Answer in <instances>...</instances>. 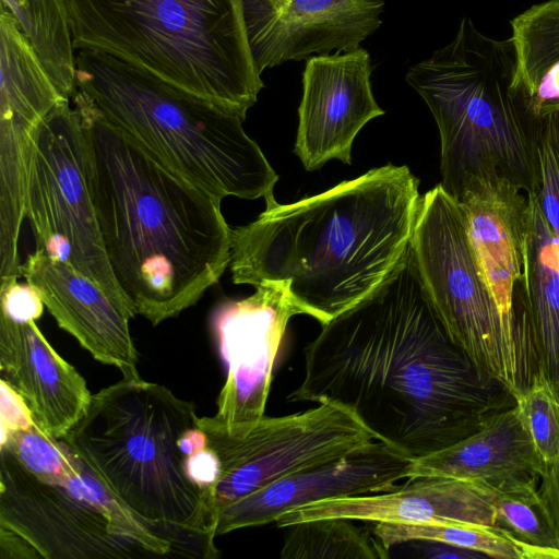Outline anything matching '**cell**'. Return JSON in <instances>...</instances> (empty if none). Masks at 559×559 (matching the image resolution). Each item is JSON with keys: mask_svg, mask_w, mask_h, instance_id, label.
<instances>
[{"mask_svg": "<svg viewBox=\"0 0 559 559\" xmlns=\"http://www.w3.org/2000/svg\"><path fill=\"white\" fill-rule=\"evenodd\" d=\"M292 402L333 401L411 459L467 438L515 397L449 337L412 245L368 297L326 324L304 350Z\"/></svg>", "mask_w": 559, "mask_h": 559, "instance_id": "obj_1", "label": "cell"}, {"mask_svg": "<svg viewBox=\"0 0 559 559\" xmlns=\"http://www.w3.org/2000/svg\"><path fill=\"white\" fill-rule=\"evenodd\" d=\"M372 533L390 551L413 540H437L496 559H527L526 545L495 526L466 523H370Z\"/></svg>", "mask_w": 559, "mask_h": 559, "instance_id": "obj_24", "label": "cell"}, {"mask_svg": "<svg viewBox=\"0 0 559 559\" xmlns=\"http://www.w3.org/2000/svg\"><path fill=\"white\" fill-rule=\"evenodd\" d=\"M21 274L36 288L58 325L96 360L116 367L123 378H140L129 325L135 316L132 310L69 263L43 250L35 249L27 255Z\"/></svg>", "mask_w": 559, "mask_h": 559, "instance_id": "obj_17", "label": "cell"}, {"mask_svg": "<svg viewBox=\"0 0 559 559\" xmlns=\"http://www.w3.org/2000/svg\"><path fill=\"white\" fill-rule=\"evenodd\" d=\"M0 312L19 321H36L44 310L43 300L36 288L19 281L0 287Z\"/></svg>", "mask_w": 559, "mask_h": 559, "instance_id": "obj_29", "label": "cell"}, {"mask_svg": "<svg viewBox=\"0 0 559 559\" xmlns=\"http://www.w3.org/2000/svg\"><path fill=\"white\" fill-rule=\"evenodd\" d=\"M0 528L22 537L44 559L178 555L63 438L33 421L1 428Z\"/></svg>", "mask_w": 559, "mask_h": 559, "instance_id": "obj_8", "label": "cell"}, {"mask_svg": "<svg viewBox=\"0 0 559 559\" xmlns=\"http://www.w3.org/2000/svg\"><path fill=\"white\" fill-rule=\"evenodd\" d=\"M498 491L484 481L442 476L406 479L394 489L312 502L284 513L275 524L342 516L369 523H466L493 526Z\"/></svg>", "mask_w": 559, "mask_h": 559, "instance_id": "obj_18", "label": "cell"}, {"mask_svg": "<svg viewBox=\"0 0 559 559\" xmlns=\"http://www.w3.org/2000/svg\"><path fill=\"white\" fill-rule=\"evenodd\" d=\"M413 459L382 441L283 477L223 508L216 536L276 522L312 502L392 490L408 478Z\"/></svg>", "mask_w": 559, "mask_h": 559, "instance_id": "obj_16", "label": "cell"}, {"mask_svg": "<svg viewBox=\"0 0 559 559\" xmlns=\"http://www.w3.org/2000/svg\"><path fill=\"white\" fill-rule=\"evenodd\" d=\"M1 7L13 14L59 93L72 98L78 88L76 62L67 1H1Z\"/></svg>", "mask_w": 559, "mask_h": 559, "instance_id": "obj_22", "label": "cell"}, {"mask_svg": "<svg viewBox=\"0 0 559 559\" xmlns=\"http://www.w3.org/2000/svg\"><path fill=\"white\" fill-rule=\"evenodd\" d=\"M198 424L218 462L213 490L216 521L226 506L283 477L377 441L353 411L333 401L286 416L264 415L240 426L225 427L212 417H199Z\"/></svg>", "mask_w": 559, "mask_h": 559, "instance_id": "obj_11", "label": "cell"}, {"mask_svg": "<svg viewBox=\"0 0 559 559\" xmlns=\"http://www.w3.org/2000/svg\"><path fill=\"white\" fill-rule=\"evenodd\" d=\"M546 468L513 405L491 416L467 438L414 459L408 478L442 476L477 480L501 491L536 483Z\"/></svg>", "mask_w": 559, "mask_h": 559, "instance_id": "obj_20", "label": "cell"}, {"mask_svg": "<svg viewBox=\"0 0 559 559\" xmlns=\"http://www.w3.org/2000/svg\"><path fill=\"white\" fill-rule=\"evenodd\" d=\"M90 189L115 278L153 325L197 304L230 262L218 198L108 123L76 88Z\"/></svg>", "mask_w": 559, "mask_h": 559, "instance_id": "obj_2", "label": "cell"}, {"mask_svg": "<svg viewBox=\"0 0 559 559\" xmlns=\"http://www.w3.org/2000/svg\"><path fill=\"white\" fill-rule=\"evenodd\" d=\"M512 39L497 40L463 17L454 39L411 67L406 82L439 129L442 189L459 200L476 180L499 177L535 194L542 117L518 83Z\"/></svg>", "mask_w": 559, "mask_h": 559, "instance_id": "obj_5", "label": "cell"}, {"mask_svg": "<svg viewBox=\"0 0 559 559\" xmlns=\"http://www.w3.org/2000/svg\"><path fill=\"white\" fill-rule=\"evenodd\" d=\"M523 426L542 463L548 467L559 461V396L548 382L536 376L515 397Z\"/></svg>", "mask_w": 559, "mask_h": 559, "instance_id": "obj_27", "label": "cell"}, {"mask_svg": "<svg viewBox=\"0 0 559 559\" xmlns=\"http://www.w3.org/2000/svg\"><path fill=\"white\" fill-rule=\"evenodd\" d=\"M420 552V557L430 559H479L488 558L474 550L457 547L451 544L437 540H413L408 542ZM406 543V544H408Z\"/></svg>", "mask_w": 559, "mask_h": 559, "instance_id": "obj_32", "label": "cell"}, {"mask_svg": "<svg viewBox=\"0 0 559 559\" xmlns=\"http://www.w3.org/2000/svg\"><path fill=\"white\" fill-rule=\"evenodd\" d=\"M511 26L518 81L530 102L542 78L559 63V0L531 7L515 16Z\"/></svg>", "mask_w": 559, "mask_h": 559, "instance_id": "obj_25", "label": "cell"}, {"mask_svg": "<svg viewBox=\"0 0 559 559\" xmlns=\"http://www.w3.org/2000/svg\"><path fill=\"white\" fill-rule=\"evenodd\" d=\"M331 516L285 526L282 559H386L390 551L372 533L371 525Z\"/></svg>", "mask_w": 559, "mask_h": 559, "instance_id": "obj_23", "label": "cell"}, {"mask_svg": "<svg viewBox=\"0 0 559 559\" xmlns=\"http://www.w3.org/2000/svg\"><path fill=\"white\" fill-rule=\"evenodd\" d=\"M371 72L362 47L307 60L294 148L307 170L334 158L349 165L358 132L384 114L372 93Z\"/></svg>", "mask_w": 559, "mask_h": 559, "instance_id": "obj_14", "label": "cell"}, {"mask_svg": "<svg viewBox=\"0 0 559 559\" xmlns=\"http://www.w3.org/2000/svg\"><path fill=\"white\" fill-rule=\"evenodd\" d=\"M528 104L537 117L559 110V63L551 67L542 78Z\"/></svg>", "mask_w": 559, "mask_h": 559, "instance_id": "obj_30", "label": "cell"}, {"mask_svg": "<svg viewBox=\"0 0 559 559\" xmlns=\"http://www.w3.org/2000/svg\"><path fill=\"white\" fill-rule=\"evenodd\" d=\"M25 218L36 249L69 263L134 312L115 278L103 245L88 183L81 117L68 98L60 100L37 129Z\"/></svg>", "mask_w": 559, "mask_h": 559, "instance_id": "obj_10", "label": "cell"}, {"mask_svg": "<svg viewBox=\"0 0 559 559\" xmlns=\"http://www.w3.org/2000/svg\"><path fill=\"white\" fill-rule=\"evenodd\" d=\"M260 74L287 61L347 52L382 24L383 0H240Z\"/></svg>", "mask_w": 559, "mask_h": 559, "instance_id": "obj_13", "label": "cell"}, {"mask_svg": "<svg viewBox=\"0 0 559 559\" xmlns=\"http://www.w3.org/2000/svg\"><path fill=\"white\" fill-rule=\"evenodd\" d=\"M493 526L530 546L528 559H559V536L536 483L498 491Z\"/></svg>", "mask_w": 559, "mask_h": 559, "instance_id": "obj_26", "label": "cell"}, {"mask_svg": "<svg viewBox=\"0 0 559 559\" xmlns=\"http://www.w3.org/2000/svg\"><path fill=\"white\" fill-rule=\"evenodd\" d=\"M537 148L539 185L533 195L559 241V110L540 118Z\"/></svg>", "mask_w": 559, "mask_h": 559, "instance_id": "obj_28", "label": "cell"}, {"mask_svg": "<svg viewBox=\"0 0 559 559\" xmlns=\"http://www.w3.org/2000/svg\"><path fill=\"white\" fill-rule=\"evenodd\" d=\"M76 87L102 117L169 169L219 200L277 204L278 176L246 133L245 116L115 57L75 50Z\"/></svg>", "mask_w": 559, "mask_h": 559, "instance_id": "obj_6", "label": "cell"}, {"mask_svg": "<svg viewBox=\"0 0 559 559\" xmlns=\"http://www.w3.org/2000/svg\"><path fill=\"white\" fill-rule=\"evenodd\" d=\"M75 50L115 57L246 117L264 87L240 0H66Z\"/></svg>", "mask_w": 559, "mask_h": 559, "instance_id": "obj_7", "label": "cell"}, {"mask_svg": "<svg viewBox=\"0 0 559 559\" xmlns=\"http://www.w3.org/2000/svg\"><path fill=\"white\" fill-rule=\"evenodd\" d=\"M1 383L24 404L32 421L63 438L86 413L92 395L86 381L48 343L35 320L0 312Z\"/></svg>", "mask_w": 559, "mask_h": 559, "instance_id": "obj_19", "label": "cell"}, {"mask_svg": "<svg viewBox=\"0 0 559 559\" xmlns=\"http://www.w3.org/2000/svg\"><path fill=\"white\" fill-rule=\"evenodd\" d=\"M526 273L531 342L537 374L559 396V241L528 194Z\"/></svg>", "mask_w": 559, "mask_h": 559, "instance_id": "obj_21", "label": "cell"}, {"mask_svg": "<svg viewBox=\"0 0 559 559\" xmlns=\"http://www.w3.org/2000/svg\"><path fill=\"white\" fill-rule=\"evenodd\" d=\"M411 245L451 341L514 397L523 393L537 376L532 348L493 301L475 260L465 212L440 185L419 199Z\"/></svg>", "mask_w": 559, "mask_h": 559, "instance_id": "obj_9", "label": "cell"}, {"mask_svg": "<svg viewBox=\"0 0 559 559\" xmlns=\"http://www.w3.org/2000/svg\"><path fill=\"white\" fill-rule=\"evenodd\" d=\"M539 497L559 536V461L540 476Z\"/></svg>", "mask_w": 559, "mask_h": 559, "instance_id": "obj_31", "label": "cell"}, {"mask_svg": "<svg viewBox=\"0 0 559 559\" xmlns=\"http://www.w3.org/2000/svg\"><path fill=\"white\" fill-rule=\"evenodd\" d=\"M1 1H3V2L13 1V2H19V3H21V2H24L25 0H1Z\"/></svg>", "mask_w": 559, "mask_h": 559, "instance_id": "obj_33", "label": "cell"}, {"mask_svg": "<svg viewBox=\"0 0 559 559\" xmlns=\"http://www.w3.org/2000/svg\"><path fill=\"white\" fill-rule=\"evenodd\" d=\"M305 314L286 281H265L240 300L224 302L213 319L227 373L212 419L225 427L265 415L274 365L289 320Z\"/></svg>", "mask_w": 559, "mask_h": 559, "instance_id": "obj_12", "label": "cell"}, {"mask_svg": "<svg viewBox=\"0 0 559 559\" xmlns=\"http://www.w3.org/2000/svg\"><path fill=\"white\" fill-rule=\"evenodd\" d=\"M457 201L465 212L469 241L486 287L504 320L532 348L527 194L507 180L492 177L471 183Z\"/></svg>", "mask_w": 559, "mask_h": 559, "instance_id": "obj_15", "label": "cell"}, {"mask_svg": "<svg viewBox=\"0 0 559 559\" xmlns=\"http://www.w3.org/2000/svg\"><path fill=\"white\" fill-rule=\"evenodd\" d=\"M198 419L194 405L165 385L123 378L92 395L63 439L179 556L212 559V496L190 472L191 456L207 445Z\"/></svg>", "mask_w": 559, "mask_h": 559, "instance_id": "obj_4", "label": "cell"}, {"mask_svg": "<svg viewBox=\"0 0 559 559\" xmlns=\"http://www.w3.org/2000/svg\"><path fill=\"white\" fill-rule=\"evenodd\" d=\"M419 181L388 164L231 228L233 282L286 281L305 314L326 324L376 290L411 245Z\"/></svg>", "mask_w": 559, "mask_h": 559, "instance_id": "obj_3", "label": "cell"}]
</instances>
